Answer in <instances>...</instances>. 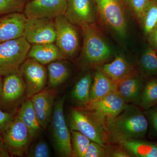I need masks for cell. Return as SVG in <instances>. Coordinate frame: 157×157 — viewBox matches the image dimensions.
I'll use <instances>...</instances> for the list:
<instances>
[{"label":"cell","mask_w":157,"mask_h":157,"mask_svg":"<svg viewBox=\"0 0 157 157\" xmlns=\"http://www.w3.org/2000/svg\"><path fill=\"white\" fill-rule=\"evenodd\" d=\"M149 125L144 112L135 104H127L119 114L107 117V144H121L128 140L143 139L148 132Z\"/></svg>","instance_id":"6da1fadb"},{"label":"cell","mask_w":157,"mask_h":157,"mask_svg":"<svg viewBox=\"0 0 157 157\" xmlns=\"http://www.w3.org/2000/svg\"><path fill=\"white\" fill-rule=\"evenodd\" d=\"M80 29L82 44L76 65L83 71L101 67L112 57V49L96 23L84 25Z\"/></svg>","instance_id":"7a4b0ae2"},{"label":"cell","mask_w":157,"mask_h":157,"mask_svg":"<svg viewBox=\"0 0 157 157\" xmlns=\"http://www.w3.org/2000/svg\"><path fill=\"white\" fill-rule=\"evenodd\" d=\"M69 128L103 147L107 144V117L98 110L86 107L73 108L69 117Z\"/></svg>","instance_id":"3957f363"},{"label":"cell","mask_w":157,"mask_h":157,"mask_svg":"<svg viewBox=\"0 0 157 157\" xmlns=\"http://www.w3.org/2000/svg\"><path fill=\"white\" fill-rule=\"evenodd\" d=\"M98 19L105 28L121 39L128 33L125 7L122 0H94Z\"/></svg>","instance_id":"277c9868"},{"label":"cell","mask_w":157,"mask_h":157,"mask_svg":"<svg viewBox=\"0 0 157 157\" xmlns=\"http://www.w3.org/2000/svg\"><path fill=\"white\" fill-rule=\"evenodd\" d=\"M31 47L23 36L0 43V76L19 72Z\"/></svg>","instance_id":"5b68a950"},{"label":"cell","mask_w":157,"mask_h":157,"mask_svg":"<svg viewBox=\"0 0 157 157\" xmlns=\"http://www.w3.org/2000/svg\"><path fill=\"white\" fill-rule=\"evenodd\" d=\"M56 31L55 43L66 59H76L81 51L78 27L67 19L64 15L54 20Z\"/></svg>","instance_id":"8992f818"},{"label":"cell","mask_w":157,"mask_h":157,"mask_svg":"<svg viewBox=\"0 0 157 157\" xmlns=\"http://www.w3.org/2000/svg\"><path fill=\"white\" fill-rule=\"evenodd\" d=\"M66 96H63L54 104L51 121L52 135L55 148L59 156L72 157L70 131L67 126L64 114Z\"/></svg>","instance_id":"52a82bcc"},{"label":"cell","mask_w":157,"mask_h":157,"mask_svg":"<svg viewBox=\"0 0 157 157\" xmlns=\"http://www.w3.org/2000/svg\"><path fill=\"white\" fill-rule=\"evenodd\" d=\"M28 129L17 116L4 132L2 141L10 155H27L33 140Z\"/></svg>","instance_id":"ba28073f"},{"label":"cell","mask_w":157,"mask_h":157,"mask_svg":"<svg viewBox=\"0 0 157 157\" xmlns=\"http://www.w3.org/2000/svg\"><path fill=\"white\" fill-rule=\"evenodd\" d=\"M19 72L25 83L27 99L45 89L48 77L47 68L44 65L27 58L21 66Z\"/></svg>","instance_id":"9c48e42d"},{"label":"cell","mask_w":157,"mask_h":157,"mask_svg":"<svg viewBox=\"0 0 157 157\" xmlns=\"http://www.w3.org/2000/svg\"><path fill=\"white\" fill-rule=\"evenodd\" d=\"M54 20L49 18H27L23 37L31 44L55 43L56 31Z\"/></svg>","instance_id":"30bf717a"},{"label":"cell","mask_w":157,"mask_h":157,"mask_svg":"<svg viewBox=\"0 0 157 157\" xmlns=\"http://www.w3.org/2000/svg\"><path fill=\"white\" fill-rule=\"evenodd\" d=\"M25 95V83L19 71L5 76L0 100L1 109L10 113V110L14 109Z\"/></svg>","instance_id":"8fae6325"},{"label":"cell","mask_w":157,"mask_h":157,"mask_svg":"<svg viewBox=\"0 0 157 157\" xmlns=\"http://www.w3.org/2000/svg\"><path fill=\"white\" fill-rule=\"evenodd\" d=\"M67 0H31L26 3L24 14L27 18L55 19L64 15Z\"/></svg>","instance_id":"7c38bea8"},{"label":"cell","mask_w":157,"mask_h":157,"mask_svg":"<svg viewBox=\"0 0 157 157\" xmlns=\"http://www.w3.org/2000/svg\"><path fill=\"white\" fill-rule=\"evenodd\" d=\"M65 17L71 23L80 27L98 21L94 0H67Z\"/></svg>","instance_id":"4fadbf2b"},{"label":"cell","mask_w":157,"mask_h":157,"mask_svg":"<svg viewBox=\"0 0 157 157\" xmlns=\"http://www.w3.org/2000/svg\"><path fill=\"white\" fill-rule=\"evenodd\" d=\"M55 89H44L30 98L39 124L46 129L50 123L57 94Z\"/></svg>","instance_id":"5bb4252c"},{"label":"cell","mask_w":157,"mask_h":157,"mask_svg":"<svg viewBox=\"0 0 157 157\" xmlns=\"http://www.w3.org/2000/svg\"><path fill=\"white\" fill-rule=\"evenodd\" d=\"M26 17L22 12L0 16V43L23 36Z\"/></svg>","instance_id":"9a60e30c"},{"label":"cell","mask_w":157,"mask_h":157,"mask_svg":"<svg viewBox=\"0 0 157 157\" xmlns=\"http://www.w3.org/2000/svg\"><path fill=\"white\" fill-rule=\"evenodd\" d=\"M144 82V78L137 73L119 82L117 91L126 104H138Z\"/></svg>","instance_id":"2e32d148"},{"label":"cell","mask_w":157,"mask_h":157,"mask_svg":"<svg viewBox=\"0 0 157 157\" xmlns=\"http://www.w3.org/2000/svg\"><path fill=\"white\" fill-rule=\"evenodd\" d=\"M126 104L123 98L116 91L103 98L90 101L86 107L98 110L106 117H110L119 114Z\"/></svg>","instance_id":"e0dca14e"},{"label":"cell","mask_w":157,"mask_h":157,"mask_svg":"<svg viewBox=\"0 0 157 157\" xmlns=\"http://www.w3.org/2000/svg\"><path fill=\"white\" fill-rule=\"evenodd\" d=\"M103 72L116 83L137 73L134 67L123 56L117 55L112 62L101 66Z\"/></svg>","instance_id":"ac0fdd59"},{"label":"cell","mask_w":157,"mask_h":157,"mask_svg":"<svg viewBox=\"0 0 157 157\" xmlns=\"http://www.w3.org/2000/svg\"><path fill=\"white\" fill-rule=\"evenodd\" d=\"M117 84L103 72L101 67L96 68L90 93V102L117 91Z\"/></svg>","instance_id":"d6986e66"},{"label":"cell","mask_w":157,"mask_h":157,"mask_svg":"<svg viewBox=\"0 0 157 157\" xmlns=\"http://www.w3.org/2000/svg\"><path fill=\"white\" fill-rule=\"evenodd\" d=\"M27 58L34 59L43 65L58 60L66 59L55 43L33 45Z\"/></svg>","instance_id":"ffe728a7"},{"label":"cell","mask_w":157,"mask_h":157,"mask_svg":"<svg viewBox=\"0 0 157 157\" xmlns=\"http://www.w3.org/2000/svg\"><path fill=\"white\" fill-rule=\"evenodd\" d=\"M86 71L76 82L71 92V98L77 107H86L90 102L94 73L90 70Z\"/></svg>","instance_id":"44dd1931"},{"label":"cell","mask_w":157,"mask_h":157,"mask_svg":"<svg viewBox=\"0 0 157 157\" xmlns=\"http://www.w3.org/2000/svg\"><path fill=\"white\" fill-rule=\"evenodd\" d=\"M28 129L33 140L39 137L42 128L39 124L30 98L23 102L17 115Z\"/></svg>","instance_id":"7402d4cb"},{"label":"cell","mask_w":157,"mask_h":157,"mask_svg":"<svg viewBox=\"0 0 157 157\" xmlns=\"http://www.w3.org/2000/svg\"><path fill=\"white\" fill-rule=\"evenodd\" d=\"M65 60H58L47 65L48 89L56 88L63 84L70 76L71 70Z\"/></svg>","instance_id":"603a6c76"},{"label":"cell","mask_w":157,"mask_h":157,"mask_svg":"<svg viewBox=\"0 0 157 157\" xmlns=\"http://www.w3.org/2000/svg\"><path fill=\"white\" fill-rule=\"evenodd\" d=\"M120 144L132 156L157 157L156 143L137 139L128 140Z\"/></svg>","instance_id":"cb8c5ba5"},{"label":"cell","mask_w":157,"mask_h":157,"mask_svg":"<svg viewBox=\"0 0 157 157\" xmlns=\"http://www.w3.org/2000/svg\"><path fill=\"white\" fill-rule=\"evenodd\" d=\"M140 75L144 78L157 76V52L150 45L141 54L138 60Z\"/></svg>","instance_id":"d4e9b609"},{"label":"cell","mask_w":157,"mask_h":157,"mask_svg":"<svg viewBox=\"0 0 157 157\" xmlns=\"http://www.w3.org/2000/svg\"><path fill=\"white\" fill-rule=\"evenodd\" d=\"M138 104L144 110L157 105V78L145 81Z\"/></svg>","instance_id":"484cf974"},{"label":"cell","mask_w":157,"mask_h":157,"mask_svg":"<svg viewBox=\"0 0 157 157\" xmlns=\"http://www.w3.org/2000/svg\"><path fill=\"white\" fill-rule=\"evenodd\" d=\"M139 24L147 37L157 24V0H149Z\"/></svg>","instance_id":"4316f807"},{"label":"cell","mask_w":157,"mask_h":157,"mask_svg":"<svg viewBox=\"0 0 157 157\" xmlns=\"http://www.w3.org/2000/svg\"><path fill=\"white\" fill-rule=\"evenodd\" d=\"M70 134L72 157H84L86 149L91 140L78 131H70Z\"/></svg>","instance_id":"83f0119b"},{"label":"cell","mask_w":157,"mask_h":157,"mask_svg":"<svg viewBox=\"0 0 157 157\" xmlns=\"http://www.w3.org/2000/svg\"><path fill=\"white\" fill-rule=\"evenodd\" d=\"M148 1L149 0H122L125 8L139 24Z\"/></svg>","instance_id":"f1b7e54d"},{"label":"cell","mask_w":157,"mask_h":157,"mask_svg":"<svg viewBox=\"0 0 157 157\" xmlns=\"http://www.w3.org/2000/svg\"><path fill=\"white\" fill-rule=\"evenodd\" d=\"M26 0H0V16L24 11Z\"/></svg>","instance_id":"f546056e"},{"label":"cell","mask_w":157,"mask_h":157,"mask_svg":"<svg viewBox=\"0 0 157 157\" xmlns=\"http://www.w3.org/2000/svg\"><path fill=\"white\" fill-rule=\"evenodd\" d=\"M27 155L30 157H50V150L45 141L40 140L30 147Z\"/></svg>","instance_id":"4dcf8cb0"},{"label":"cell","mask_w":157,"mask_h":157,"mask_svg":"<svg viewBox=\"0 0 157 157\" xmlns=\"http://www.w3.org/2000/svg\"><path fill=\"white\" fill-rule=\"evenodd\" d=\"M108 144L105 146L107 157H129L130 154L120 144Z\"/></svg>","instance_id":"1f68e13d"},{"label":"cell","mask_w":157,"mask_h":157,"mask_svg":"<svg viewBox=\"0 0 157 157\" xmlns=\"http://www.w3.org/2000/svg\"><path fill=\"white\" fill-rule=\"evenodd\" d=\"M107 157L106 150L99 144L91 141L87 147L84 157Z\"/></svg>","instance_id":"d6a6232c"},{"label":"cell","mask_w":157,"mask_h":157,"mask_svg":"<svg viewBox=\"0 0 157 157\" xmlns=\"http://www.w3.org/2000/svg\"><path fill=\"white\" fill-rule=\"evenodd\" d=\"M14 119L11 113L0 108V140H2V135L4 132Z\"/></svg>","instance_id":"836d02e7"},{"label":"cell","mask_w":157,"mask_h":157,"mask_svg":"<svg viewBox=\"0 0 157 157\" xmlns=\"http://www.w3.org/2000/svg\"><path fill=\"white\" fill-rule=\"evenodd\" d=\"M153 132L157 137V105L144 111Z\"/></svg>","instance_id":"e575fe53"},{"label":"cell","mask_w":157,"mask_h":157,"mask_svg":"<svg viewBox=\"0 0 157 157\" xmlns=\"http://www.w3.org/2000/svg\"><path fill=\"white\" fill-rule=\"evenodd\" d=\"M149 44L151 47L157 49V24L147 37Z\"/></svg>","instance_id":"d590c367"},{"label":"cell","mask_w":157,"mask_h":157,"mask_svg":"<svg viewBox=\"0 0 157 157\" xmlns=\"http://www.w3.org/2000/svg\"><path fill=\"white\" fill-rule=\"evenodd\" d=\"M10 156L9 152L2 140H0V157H9Z\"/></svg>","instance_id":"8d00e7d4"},{"label":"cell","mask_w":157,"mask_h":157,"mask_svg":"<svg viewBox=\"0 0 157 157\" xmlns=\"http://www.w3.org/2000/svg\"><path fill=\"white\" fill-rule=\"evenodd\" d=\"M2 76H0V100H1V95H2Z\"/></svg>","instance_id":"74e56055"},{"label":"cell","mask_w":157,"mask_h":157,"mask_svg":"<svg viewBox=\"0 0 157 157\" xmlns=\"http://www.w3.org/2000/svg\"></svg>","instance_id":"f35d334b"}]
</instances>
